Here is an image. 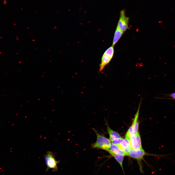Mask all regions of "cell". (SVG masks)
<instances>
[{
	"label": "cell",
	"instance_id": "10",
	"mask_svg": "<svg viewBox=\"0 0 175 175\" xmlns=\"http://www.w3.org/2000/svg\"><path fill=\"white\" fill-rule=\"evenodd\" d=\"M111 59L109 57L103 54L101 59V62L100 65L99 72L103 70L105 66L110 62Z\"/></svg>",
	"mask_w": 175,
	"mask_h": 175
},
{
	"label": "cell",
	"instance_id": "11",
	"mask_svg": "<svg viewBox=\"0 0 175 175\" xmlns=\"http://www.w3.org/2000/svg\"><path fill=\"white\" fill-rule=\"evenodd\" d=\"M123 32L117 26L115 30L113 40L112 46H114L119 39Z\"/></svg>",
	"mask_w": 175,
	"mask_h": 175
},
{
	"label": "cell",
	"instance_id": "12",
	"mask_svg": "<svg viewBox=\"0 0 175 175\" xmlns=\"http://www.w3.org/2000/svg\"><path fill=\"white\" fill-rule=\"evenodd\" d=\"M114 52V46H112L108 48L104 52V55L112 58Z\"/></svg>",
	"mask_w": 175,
	"mask_h": 175
},
{
	"label": "cell",
	"instance_id": "6",
	"mask_svg": "<svg viewBox=\"0 0 175 175\" xmlns=\"http://www.w3.org/2000/svg\"><path fill=\"white\" fill-rule=\"evenodd\" d=\"M107 130L109 136V139L111 141L115 139L122 138L119 134L112 129L107 124Z\"/></svg>",
	"mask_w": 175,
	"mask_h": 175
},
{
	"label": "cell",
	"instance_id": "2",
	"mask_svg": "<svg viewBox=\"0 0 175 175\" xmlns=\"http://www.w3.org/2000/svg\"><path fill=\"white\" fill-rule=\"evenodd\" d=\"M44 156L47 167L46 171H47L50 169H52L53 172L57 171V165L60 161L56 159L54 154L52 151H48Z\"/></svg>",
	"mask_w": 175,
	"mask_h": 175
},
{
	"label": "cell",
	"instance_id": "7",
	"mask_svg": "<svg viewBox=\"0 0 175 175\" xmlns=\"http://www.w3.org/2000/svg\"><path fill=\"white\" fill-rule=\"evenodd\" d=\"M109 150L118 155L124 156H127L126 154L122 150L118 145H114L112 143H111Z\"/></svg>",
	"mask_w": 175,
	"mask_h": 175
},
{
	"label": "cell",
	"instance_id": "8",
	"mask_svg": "<svg viewBox=\"0 0 175 175\" xmlns=\"http://www.w3.org/2000/svg\"><path fill=\"white\" fill-rule=\"evenodd\" d=\"M108 151L119 164L123 173H124L123 166V162L124 156L115 154L110 150Z\"/></svg>",
	"mask_w": 175,
	"mask_h": 175
},
{
	"label": "cell",
	"instance_id": "9",
	"mask_svg": "<svg viewBox=\"0 0 175 175\" xmlns=\"http://www.w3.org/2000/svg\"><path fill=\"white\" fill-rule=\"evenodd\" d=\"M131 149L137 150L140 149L135 135L131 137L129 140Z\"/></svg>",
	"mask_w": 175,
	"mask_h": 175
},
{
	"label": "cell",
	"instance_id": "3",
	"mask_svg": "<svg viewBox=\"0 0 175 175\" xmlns=\"http://www.w3.org/2000/svg\"><path fill=\"white\" fill-rule=\"evenodd\" d=\"M146 154L144 150L142 148L137 150L131 149L127 153V156L136 159L138 162L140 172H143L142 167L141 163V160Z\"/></svg>",
	"mask_w": 175,
	"mask_h": 175
},
{
	"label": "cell",
	"instance_id": "4",
	"mask_svg": "<svg viewBox=\"0 0 175 175\" xmlns=\"http://www.w3.org/2000/svg\"><path fill=\"white\" fill-rule=\"evenodd\" d=\"M129 18L125 16V10H122L120 12V17L117 26L122 31H125L129 28Z\"/></svg>",
	"mask_w": 175,
	"mask_h": 175
},
{
	"label": "cell",
	"instance_id": "13",
	"mask_svg": "<svg viewBox=\"0 0 175 175\" xmlns=\"http://www.w3.org/2000/svg\"><path fill=\"white\" fill-rule=\"evenodd\" d=\"M135 135L140 148H142L141 139L139 132L138 131Z\"/></svg>",
	"mask_w": 175,
	"mask_h": 175
},
{
	"label": "cell",
	"instance_id": "5",
	"mask_svg": "<svg viewBox=\"0 0 175 175\" xmlns=\"http://www.w3.org/2000/svg\"><path fill=\"white\" fill-rule=\"evenodd\" d=\"M118 146L127 155L131 149L129 140L125 139L122 138L120 144Z\"/></svg>",
	"mask_w": 175,
	"mask_h": 175
},
{
	"label": "cell",
	"instance_id": "14",
	"mask_svg": "<svg viewBox=\"0 0 175 175\" xmlns=\"http://www.w3.org/2000/svg\"><path fill=\"white\" fill-rule=\"evenodd\" d=\"M122 138L115 139L111 141L112 143L116 145H118L120 144Z\"/></svg>",
	"mask_w": 175,
	"mask_h": 175
},
{
	"label": "cell",
	"instance_id": "1",
	"mask_svg": "<svg viewBox=\"0 0 175 175\" xmlns=\"http://www.w3.org/2000/svg\"><path fill=\"white\" fill-rule=\"evenodd\" d=\"M97 137L96 141L92 144L93 148H99L108 151L111 145V141L103 135L99 133L94 129Z\"/></svg>",
	"mask_w": 175,
	"mask_h": 175
}]
</instances>
